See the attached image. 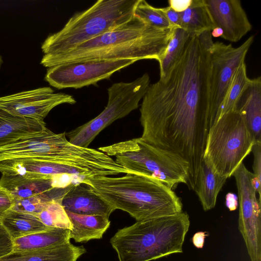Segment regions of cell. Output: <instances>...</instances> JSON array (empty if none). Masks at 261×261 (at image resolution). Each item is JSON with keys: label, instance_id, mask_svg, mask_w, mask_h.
Instances as JSON below:
<instances>
[{"label": "cell", "instance_id": "obj_28", "mask_svg": "<svg viewBox=\"0 0 261 261\" xmlns=\"http://www.w3.org/2000/svg\"><path fill=\"white\" fill-rule=\"evenodd\" d=\"M45 226L71 230L72 224L61 202L53 200L40 213L35 215Z\"/></svg>", "mask_w": 261, "mask_h": 261}, {"label": "cell", "instance_id": "obj_24", "mask_svg": "<svg viewBox=\"0 0 261 261\" xmlns=\"http://www.w3.org/2000/svg\"><path fill=\"white\" fill-rule=\"evenodd\" d=\"M180 28L192 36L215 28L204 0H192L189 8L180 12Z\"/></svg>", "mask_w": 261, "mask_h": 261}, {"label": "cell", "instance_id": "obj_16", "mask_svg": "<svg viewBox=\"0 0 261 261\" xmlns=\"http://www.w3.org/2000/svg\"><path fill=\"white\" fill-rule=\"evenodd\" d=\"M1 173L0 186L10 193L13 201L45 193L55 188L54 176L8 171Z\"/></svg>", "mask_w": 261, "mask_h": 261}, {"label": "cell", "instance_id": "obj_8", "mask_svg": "<svg viewBox=\"0 0 261 261\" xmlns=\"http://www.w3.org/2000/svg\"><path fill=\"white\" fill-rule=\"evenodd\" d=\"M254 142L243 115L233 110L220 117L210 128L203 158L228 178L251 152Z\"/></svg>", "mask_w": 261, "mask_h": 261}, {"label": "cell", "instance_id": "obj_39", "mask_svg": "<svg viewBox=\"0 0 261 261\" xmlns=\"http://www.w3.org/2000/svg\"><path fill=\"white\" fill-rule=\"evenodd\" d=\"M1 227V224H0V227Z\"/></svg>", "mask_w": 261, "mask_h": 261}, {"label": "cell", "instance_id": "obj_17", "mask_svg": "<svg viewBox=\"0 0 261 261\" xmlns=\"http://www.w3.org/2000/svg\"><path fill=\"white\" fill-rule=\"evenodd\" d=\"M234 110L243 116L255 142L261 141V77L250 81L239 97Z\"/></svg>", "mask_w": 261, "mask_h": 261}, {"label": "cell", "instance_id": "obj_13", "mask_svg": "<svg viewBox=\"0 0 261 261\" xmlns=\"http://www.w3.org/2000/svg\"><path fill=\"white\" fill-rule=\"evenodd\" d=\"M76 102L73 97L43 87L0 97V110L12 115L44 121L55 107Z\"/></svg>", "mask_w": 261, "mask_h": 261}, {"label": "cell", "instance_id": "obj_5", "mask_svg": "<svg viewBox=\"0 0 261 261\" xmlns=\"http://www.w3.org/2000/svg\"><path fill=\"white\" fill-rule=\"evenodd\" d=\"M139 0H98L75 13L59 31L41 45L44 56L66 53L82 43L129 21Z\"/></svg>", "mask_w": 261, "mask_h": 261}, {"label": "cell", "instance_id": "obj_35", "mask_svg": "<svg viewBox=\"0 0 261 261\" xmlns=\"http://www.w3.org/2000/svg\"><path fill=\"white\" fill-rule=\"evenodd\" d=\"M201 44L209 51L214 45L211 31H205L197 35Z\"/></svg>", "mask_w": 261, "mask_h": 261}, {"label": "cell", "instance_id": "obj_19", "mask_svg": "<svg viewBox=\"0 0 261 261\" xmlns=\"http://www.w3.org/2000/svg\"><path fill=\"white\" fill-rule=\"evenodd\" d=\"M86 252L83 246H76L68 241L38 251L11 252L0 257V261H76Z\"/></svg>", "mask_w": 261, "mask_h": 261}, {"label": "cell", "instance_id": "obj_6", "mask_svg": "<svg viewBox=\"0 0 261 261\" xmlns=\"http://www.w3.org/2000/svg\"><path fill=\"white\" fill-rule=\"evenodd\" d=\"M33 158L74 169L87 177L95 171L100 154L97 149L71 143L65 133L56 134L47 127L0 146V162Z\"/></svg>", "mask_w": 261, "mask_h": 261}, {"label": "cell", "instance_id": "obj_18", "mask_svg": "<svg viewBox=\"0 0 261 261\" xmlns=\"http://www.w3.org/2000/svg\"><path fill=\"white\" fill-rule=\"evenodd\" d=\"M227 178L221 175L210 161L203 158L199 168L194 191L204 211L215 207L218 195Z\"/></svg>", "mask_w": 261, "mask_h": 261}, {"label": "cell", "instance_id": "obj_27", "mask_svg": "<svg viewBox=\"0 0 261 261\" xmlns=\"http://www.w3.org/2000/svg\"><path fill=\"white\" fill-rule=\"evenodd\" d=\"M249 81L250 79L247 74L246 65L244 62L237 68L232 76L218 119L234 110L239 97L246 88Z\"/></svg>", "mask_w": 261, "mask_h": 261}, {"label": "cell", "instance_id": "obj_15", "mask_svg": "<svg viewBox=\"0 0 261 261\" xmlns=\"http://www.w3.org/2000/svg\"><path fill=\"white\" fill-rule=\"evenodd\" d=\"M61 203L65 211L80 215L109 217L115 211L91 188L82 183L69 185Z\"/></svg>", "mask_w": 261, "mask_h": 261}, {"label": "cell", "instance_id": "obj_11", "mask_svg": "<svg viewBox=\"0 0 261 261\" xmlns=\"http://www.w3.org/2000/svg\"><path fill=\"white\" fill-rule=\"evenodd\" d=\"M254 40L253 35L237 47L231 44L216 42L210 50V117L212 126L218 119L232 76L237 68L245 62L246 55ZM212 127V126H211Z\"/></svg>", "mask_w": 261, "mask_h": 261}, {"label": "cell", "instance_id": "obj_12", "mask_svg": "<svg viewBox=\"0 0 261 261\" xmlns=\"http://www.w3.org/2000/svg\"><path fill=\"white\" fill-rule=\"evenodd\" d=\"M135 59L71 62L47 68L45 80L58 89H79L109 79L113 73L135 62Z\"/></svg>", "mask_w": 261, "mask_h": 261}, {"label": "cell", "instance_id": "obj_2", "mask_svg": "<svg viewBox=\"0 0 261 261\" xmlns=\"http://www.w3.org/2000/svg\"><path fill=\"white\" fill-rule=\"evenodd\" d=\"M176 28H160L136 15L126 23L66 53L44 56L40 64L49 68L85 61L155 59L164 56Z\"/></svg>", "mask_w": 261, "mask_h": 261}, {"label": "cell", "instance_id": "obj_38", "mask_svg": "<svg viewBox=\"0 0 261 261\" xmlns=\"http://www.w3.org/2000/svg\"><path fill=\"white\" fill-rule=\"evenodd\" d=\"M3 63H4V61H3V57L0 55V69H1V67H2V65L3 64Z\"/></svg>", "mask_w": 261, "mask_h": 261}, {"label": "cell", "instance_id": "obj_32", "mask_svg": "<svg viewBox=\"0 0 261 261\" xmlns=\"http://www.w3.org/2000/svg\"><path fill=\"white\" fill-rule=\"evenodd\" d=\"M12 251V240L6 230L0 227V257L10 253Z\"/></svg>", "mask_w": 261, "mask_h": 261}, {"label": "cell", "instance_id": "obj_34", "mask_svg": "<svg viewBox=\"0 0 261 261\" xmlns=\"http://www.w3.org/2000/svg\"><path fill=\"white\" fill-rule=\"evenodd\" d=\"M192 0H169V6L177 12H181L190 6Z\"/></svg>", "mask_w": 261, "mask_h": 261}, {"label": "cell", "instance_id": "obj_31", "mask_svg": "<svg viewBox=\"0 0 261 261\" xmlns=\"http://www.w3.org/2000/svg\"><path fill=\"white\" fill-rule=\"evenodd\" d=\"M13 203V199L10 193L0 186V220L11 210Z\"/></svg>", "mask_w": 261, "mask_h": 261}, {"label": "cell", "instance_id": "obj_25", "mask_svg": "<svg viewBox=\"0 0 261 261\" xmlns=\"http://www.w3.org/2000/svg\"><path fill=\"white\" fill-rule=\"evenodd\" d=\"M191 35L185 30L176 28L167 47L165 54L159 61L160 80L167 79L170 72L181 57Z\"/></svg>", "mask_w": 261, "mask_h": 261}, {"label": "cell", "instance_id": "obj_26", "mask_svg": "<svg viewBox=\"0 0 261 261\" xmlns=\"http://www.w3.org/2000/svg\"><path fill=\"white\" fill-rule=\"evenodd\" d=\"M66 188H54L45 193L14 201L11 210L35 216L44 209L52 200H56L61 202L66 191Z\"/></svg>", "mask_w": 261, "mask_h": 261}, {"label": "cell", "instance_id": "obj_10", "mask_svg": "<svg viewBox=\"0 0 261 261\" xmlns=\"http://www.w3.org/2000/svg\"><path fill=\"white\" fill-rule=\"evenodd\" d=\"M239 201L238 229L251 261H261V200L256 197L255 176L242 163L232 174Z\"/></svg>", "mask_w": 261, "mask_h": 261}, {"label": "cell", "instance_id": "obj_7", "mask_svg": "<svg viewBox=\"0 0 261 261\" xmlns=\"http://www.w3.org/2000/svg\"><path fill=\"white\" fill-rule=\"evenodd\" d=\"M98 149L110 157H115V161L127 170L155 177L171 189L179 184L187 185L189 168L187 163L140 137Z\"/></svg>", "mask_w": 261, "mask_h": 261}, {"label": "cell", "instance_id": "obj_14", "mask_svg": "<svg viewBox=\"0 0 261 261\" xmlns=\"http://www.w3.org/2000/svg\"><path fill=\"white\" fill-rule=\"evenodd\" d=\"M215 28L223 31L221 37L239 41L252 29V25L239 0H204Z\"/></svg>", "mask_w": 261, "mask_h": 261}, {"label": "cell", "instance_id": "obj_23", "mask_svg": "<svg viewBox=\"0 0 261 261\" xmlns=\"http://www.w3.org/2000/svg\"><path fill=\"white\" fill-rule=\"evenodd\" d=\"M1 226L12 240L29 234L51 229L35 216L9 210L0 220Z\"/></svg>", "mask_w": 261, "mask_h": 261}, {"label": "cell", "instance_id": "obj_3", "mask_svg": "<svg viewBox=\"0 0 261 261\" xmlns=\"http://www.w3.org/2000/svg\"><path fill=\"white\" fill-rule=\"evenodd\" d=\"M80 183L87 185L113 208L128 213L137 221L181 212L180 198L159 179L139 173L118 177L84 178Z\"/></svg>", "mask_w": 261, "mask_h": 261}, {"label": "cell", "instance_id": "obj_30", "mask_svg": "<svg viewBox=\"0 0 261 261\" xmlns=\"http://www.w3.org/2000/svg\"><path fill=\"white\" fill-rule=\"evenodd\" d=\"M251 151L253 153V170L256 180L261 182V141L255 142Z\"/></svg>", "mask_w": 261, "mask_h": 261}, {"label": "cell", "instance_id": "obj_20", "mask_svg": "<svg viewBox=\"0 0 261 261\" xmlns=\"http://www.w3.org/2000/svg\"><path fill=\"white\" fill-rule=\"evenodd\" d=\"M46 128L44 121L15 116L0 110V146Z\"/></svg>", "mask_w": 261, "mask_h": 261}, {"label": "cell", "instance_id": "obj_37", "mask_svg": "<svg viewBox=\"0 0 261 261\" xmlns=\"http://www.w3.org/2000/svg\"><path fill=\"white\" fill-rule=\"evenodd\" d=\"M211 35L212 37L215 38L221 37L223 35V31L221 28L216 27L211 31Z\"/></svg>", "mask_w": 261, "mask_h": 261}, {"label": "cell", "instance_id": "obj_9", "mask_svg": "<svg viewBox=\"0 0 261 261\" xmlns=\"http://www.w3.org/2000/svg\"><path fill=\"white\" fill-rule=\"evenodd\" d=\"M149 85L147 73L130 82L113 84L108 89V100L104 110L94 118L66 133V138L75 145L88 147L106 127L138 108Z\"/></svg>", "mask_w": 261, "mask_h": 261}, {"label": "cell", "instance_id": "obj_4", "mask_svg": "<svg viewBox=\"0 0 261 261\" xmlns=\"http://www.w3.org/2000/svg\"><path fill=\"white\" fill-rule=\"evenodd\" d=\"M190 225L188 214L137 221L119 229L111 238L119 261H150L182 252Z\"/></svg>", "mask_w": 261, "mask_h": 261}, {"label": "cell", "instance_id": "obj_1", "mask_svg": "<svg viewBox=\"0 0 261 261\" xmlns=\"http://www.w3.org/2000/svg\"><path fill=\"white\" fill-rule=\"evenodd\" d=\"M211 67L210 51L191 36L167 79L149 85L140 109V138L186 163L192 190L212 126Z\"/></svg>", "mask_w": 261, "mask_h": 261}, {"label": "cell", "instance_id": "obj_33", "mask_svg": "<svg viewBox=\"0 0 261 261\" xmlns=\"http://www.w3.org/2000/svg\"><path fill=\"white\" fill-rule=\"evenodd\" d=\"M161 8L170 24L173 27L180 28V13L176 12L169 6Z\"/></svg>", "mask_w": 261, "mask_h": 261}, {"label": "cell", "instance_id": "obj_29", "mask_svg": "<svg viewBox=\"0 0 261 261\" xmlns=\"http://www.w3.org/2000/svg\"><path fill=\"white\" fill-rule=\"evenodd\" d=\"M134 15L158 28H175L170 24L161 8L154 7L144 0H139L135 9Z\"/></svg>", "mask_w": 261, "mask_h": 261}, {"label": "cell", "instance_id": "obj_22", "mask_svg": "<svg viewBox=\"0 0 261 261\" xmlns=\"http://www.w3.org/2000/svg\"><path fill=\"white\" fill-rule=\"evenodd\" d=\"M70 230L60 228L29 234L12 240V252H32L70 241Z\"/></svg>", "mask_w": 261, "mask_h": 261}, {"label": "cell", "instance_id": "obj_21", "mask_svg": "<svg viewBox=\"0 0 261 261\" xmlns=\"http://www.w3.org/2000/svg\"><path fill=\"white\" fill-rule=\"evenodd\" d=\"M66 212L72 224L70 238L77 243L101 239L110 225L109 217L107 216L80 215Z\"/></svg>", "mask_w": 261, "mask_h": 261}, {"label": "cell", "instance_id": "obj_36", "mask_svg": "<svg viewBox=\"0 0 261 261\" xmlns=\"http://www.w3.org/2000/svg\"><path fill=\"white\" fill-rule=\"evenodd\" d=\"M207 235L206 232L204 231L195 233L192 239L194 246L198 249L202 248L204 246L205 238Z\"/></svg>", "mask_w": 261, "mask_h": 261}]
</instances>
